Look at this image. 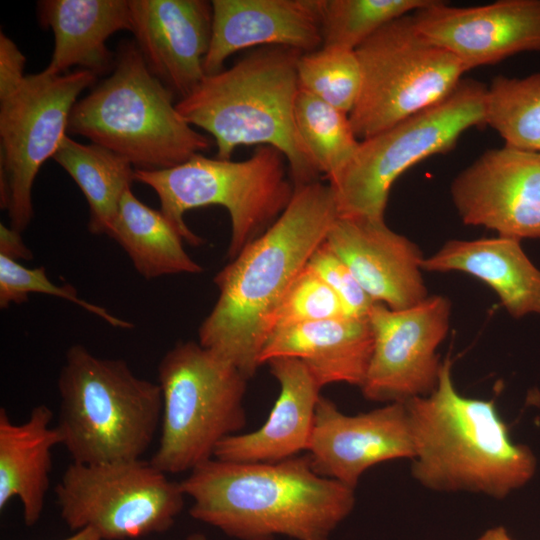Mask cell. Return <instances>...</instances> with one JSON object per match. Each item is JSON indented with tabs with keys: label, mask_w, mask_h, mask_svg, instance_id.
I'll return each mask as SVG.
<instances>
[{
	"label": "cell",
	"mask_w": 540,
	"mask_h": 540,
	"mask_svg": "<svg viewBox=\"0 0 540 540\" xmlns=\"http://www.w3.org/2000/svg\"><path fill=\"white\" fill-rule=\"evenodd\" d=\"M338 216L329 184L295 187L280 217L215 275L218 299L198 342L252 378L274 312Z\"/></svg>",
	"instance_id": "cell-1"
},
{
	"label": "cell",
	"mask_w": 540,
	"mask_h": 540,
	"mask_svg": "<svg viewBox=\"0 0 540 540\" xmlns=\"http://www.w3.org/2000/svg\"><path fill=\"white\" fill-rule=\"evenodd\" d=\"M180 485L192 518L238 540H331L356 502L355 489L318 474L307 454L271 463L212 458Z\"/></svg>",
	"instance_id": "cell-2"
},
{
	"label": "cell",
	"mask_w": 540,
	"mask_h": 540,
	"mask_svg": "<svg viewBox=\"0 0 540 540\" xmlns=\"http://www.w3.org/2000/svg\"><path fill=\"white\" fill-rule=\"evenodd\" d=\"M451 369L445 358L435 390L404 402L414 447L412 477L436 492L502 499L533 477L536 458L511 439L494 399L458 392Z\"/></svg>",
	"instance_id": "cell-3"
},
{
	"label": "cell",
	"mask_w": 540,
	"mask_h": 540,
	"mask_svg": "<svg viewBox=\"0 0 540 540\" xmlns=\"http://www.w3.org/2000/svg\"><path fill=\"white\" fill-rule=\"evenodd\" d=\"M301 54L283 46L259 47L231 67L205 75L176 109L214 138L217 158L231 159L241 145L272 146L285 156L294 187L319 181L294 120Z\"/></svg>",
	"instance_id": "cell-4"
},
{
	"label": "cell",
	"mask_w": 540,
	"mask_h": 540,
	"mask_svg": "<svg viewBox=\"0 0 540 540\" xmlns=\"http://www.w3.org/2000/svg\"><path fill=\"white\" fill-rule=\"evenodd\" d=\"M67 133L115 152L136 170L172 168L211 147L181 117L174 93L130 40L120 42L110 75L75 103Z\"/></svg>",
	"instance_id": "cell-5"
},
{
	"label": "cell",
	"mask_w": 540,
	"mask_h": 540,
	"mask_svg": "<svg viewBox=\"0 0 540 540\" xmlns=\"http://www.w3.org/2000/svg\"><path fill=\"white\" fill-rule=\"evenodd\" d=\"M55 425L73 462L141 459L161 423L158 383L136 376L122 359L101 358L85 346L68 348L57 380Z\"/></svg>",
	"instance_id": "cell-6"
},
{
	"label": "cell",
	"mask_w": 540,
	"mask_h": 540,
	"mask_svg": "<svg viewBox=\"0 0 540 540\" xmlns=\"http://www.w3.org/2000/svg\"><path fill=\"white\" fill-rule=\"evenodd\" d=\"M285 156L276 148L257 146L243 161L209 158L202 153L161 170H136V182L158 195L160 211L192 246L204 240L184 221L191 209L218 205L231 220L227 257L234 259L285 211L295 187L287 178Z\"/></svg>",
	"instance_id": "cell-7"
},
{
	"label": "cell",
	"mask_w": 540,
	"mask_h": 540,
	"mask_svg": "<svg viewBox=\"0 0 540 540\" xmlns=\"http://www.w3.org/2000/svg\"><path fill=\"white\" fill-rule=\"evenodd\" d=\"M248 378L199 342L180 341L158 365L161 434L150 462L166 474L190 472L214 458L246 425Z\"/></svg>",
	"instance_id": "cell-8"
},
{
	"label": "cell",
	"mask_w": 540,
	"mask_h": 540,
	"mask_svg": "<svg viewBox=\"0 0 540 540\" xmlns=\"http://www.w3.org/2000/svg\"><path fill=\"white\" fill-rule=\"evenodd\" d=\"M487 86L462 79L438 103L361 140L351 161L329 181L339 216L384 218L390 189L410 167L452 150L472 127L486 126Z\"/></svg>",
	"instance_id": "cell-9"
},
{
	"label": "cell",
	"mask_w": 540,
	"mask_h": 540,
	"mask_svg": "<svg viewBox=\"0 0 540 540\" xmlns=\"http://www.w3.org/2000/svg\"><path fill=\"white\" fill-rule=\"evenodd\" d=\"M355 52L362 85L349 119L360 141L438 103L465 73L451 53L420 32L413 13L384 25Z\"/></svg>",
	"instance_id": "cell-10"
},
{
	"label": "cell",
	"mask_w": 540,
	"mask_h": 540,
	"mask_svg": "<svg viewBox=\"0 0 540 540\" xmlns=\"http://www.w3.org/2000/svg\"><path fill=\"white\" fill-rule=\"evenodd\" d=\"M60 515L73 531L94 529L102 540H127L172 528L182 512L180 482L141 459L68 465L55 486Z\"/></svg>",
	"instance_id": "cell-11"
},
{
	"label": "cell",
	"mask_w": 540,
	"mask_h": 540,
	"mask_svg": "<svg viewBox=\"0 0 540 540\" xmlns=\"http://www.w3.org/2000/svg\"><path fill=\"white\" fill-rule=\"evenodd\" d=\"M96 79L80 68L60 75L43 70L0 99V206L17 232L32 220V187L41 166L56 154L77 98Z\"/></svg>",
	"instance_id": "cell-12"
},
{
	"label": "cell",
	"mask_w": 540,
	"mask_h": 540,
	"mask_svg": "<svg viewBox=\"0 0 540 540\" xmlns=\"http://www.w3.org/2000/svg\"><path fill=\"white\" fill-rule=\"evenodd\" d=\"M450 318L451 302L442 295H429L402 310L375 303L368 315L374 344L360 387L364 398L386 404L432 393L443 363L437 349L448 334Z\"/></svg>",
	"instance_id": "cell-13"
},
{
	"label": "cell",
	"mask_w": 540,
	"mask_h": 540,
	"mask_svg": "<svg viewBox=\"0 0 540 540\" xmlns=\"http://www.w3.org/2000/svg\"><path fill=\"white\" fill-rule=\"evenodd\" d=\"M450 193L465 225L540 239V152L489 149L454 178Z\"/></svg>",
	"instance_id": "cell-14"
},
{
	"label": "cell",
	"mask_w": 540,
	"mask_h": 540,
	"mask_svg": "<svg viewBox=\"0 0 540 540\" xmlns=\"http://www.w3.org/2000/svg\"><path fill=\"white\" fill-rule=\"evenodd\" d=\"M306 452L318 474L355 489L372 466L413 458L406 405L386 403L369 412L348 415L320 396Z\"/></svg>",
	"instance_id": "cell-15"
},
{
	"label": "cell",
	"mask_w": 540,
	"mask_h": 540,
	"mask_svg": "<svg viewBox=\"0 0 540 540\" xmlns=\"http://www.w3.org/2000/svg\"><path fill=\"white\" fill-rule=\"evenodd\" d=\"M417 28L466 71L523 52H540V0L454 7L443 1L413 13Z\"/></svg>",
	"instance_id": "cell-16"
},
{
	"label": "cell",
	"mask_w": 540,
	"mask_h": 540,
	"mask_svg": "<svg viewBox=\"0 0 540 540\" xmlns=\"http://www.w3.org/2000/svg\"><path fill=\"white\" fill-rule=\"evenodd\" d=\"M325 243L375 303L402 310L429 296L421 250L391 230L384 218L338 216Z\"/></svg>",
	"instance_id": "cell-17"
},
{
	"label": "cell",
	"mask_w": 540,
	"mask_h": 540,
	"mask_svg": "<svg viewBox=\"0 0 540 540\" xmlns=\"http://www.w3.org/2000/svg\"><path fill=\"white\" fill-rule=\"evenodd\" d=\"M131 31L149 70L179 98L203 79L212 34L204 0H129Z\"/></svg>",
	"instance_id": "cell-18"
},
{
	"label": "cell",
	"mask_w": 540,
	"mask_h": 540,
	"mask_svg": "<svg viewBox=\"0 0 540 540\" xmlns=\"http://www.w3.org/2000/svg\"><path fill=\"white\" fill-rule=\"evenodd\" d=\"M205 75L224 69L232 54L283 46L302 53L322 47L321 0H213Z\"/></svg>",
	"instance_id": "cell-19"
},
{
	"label": "cell",
	"mask_w": 540,
	"mask_h": 540,
	"mask_svg": "<svg viewBox=\"0 0 540 540\" xmlns=\"http://www.w3.org/2000/svg\"><path fill=\"white\" fill-rule=\"evenodd\" d=\"M280 393L267 420L257 430L225 438L214 458L241 463L283 461L307 451L321 387L298 359L267 361Z\"/></svg>",
	"instance_id": "cell-20"
},
{
	"label": "cell",
	"mask_w": 540,
	"mask_h": 540,
	"mask_svg": "<svg viewBox=\"0 0 540 540\" xmlns=\"http://www.w3.org/2000/svg\"><path fill=\"white\" fill-rule=\"evenodd\" d=\"M368 318L341 317L280 328L267 337L260 365L277 357L300 360L322 388L346 383L362 386L373 352Z\"/></svg>",
	"instance_id": "cell-21"
},
{
	"label": "cell",
	"mask_w": 540,
	"mask_h": 540,
	"mask_svg": "<svg viewBox=\"0 0 540 540\" xmlns=\"http://www.w3.org/2000/svg\"><path fill=\"white\" fill-rule=\"evenodd\" d=\"M422 270L466 273L489 286L512 317L540 315V269L526 255L520 240L498 235L449 240L423 259Z\"/></svg>",
	"instance_id": "cell-22"
},
{
	"label": "cell",
	"mask_w": 540,
	"mask_h": 540,
	"mask_svg": "<svg viewBox=\"0 0 540 540\" xmlns=\"http://www.w3.org/2000/svg\"><path fill=\"white\" fill-rule=\"evenodd\" d=\"M42 27L54 34V48L44 69L60 75L77 66L96 76L113 70L115 57L106 46L120 30L131 31L129 0H42L37 5Z\"/></svg>",
	"instance_id": "cell-23"
},
{
	"label": "cell",
	"mask_w": 540,
	"mask_h": 540,
	"mask_svg": "<svg viewBox=\"0 0 540 540\" xmlns=\"http://www.w3.org/2000/svg\"><path fill=\"white\" fill-rule=\"evenodd\" d=\"M52 418L45 404L33 407L21 423L11 421L6 408H0V510L18 498L28 527L41 517L50 486L52 449L61 445Z\"/></svg>",
	"instance_id": "cell-24"
},
{
	"label": "cell",
	"mask_w": 540,
	"mask_h": 540,
	"mask_svg": "<svg viewBox=\"0 0 540 540\" xmlns=\"http://www.w3.org/2000/svg\"><path fill=\"white\" fill-rule=\"evenodd\" d=\"M108 237L123 248L146 280L203 271L185 251L184 239L168 218L140 201L131 189L122 196Z\"/></svg>",
	"instance_id": "cell-25"
},
{
	"label": "cell",
	"mask_w": 540,
	"mask_h": 540,
	"mask_svg": "<svg viewBox=\"0 0 540 540\" xmlns=\"http://www.w3.org/2000/svg\"><path fill=\"white\" fill-rule=\"evenodd\" d=\"M53 159L72 177L89 205L88 229L109 236L124 193L131 189V163L115 152L66 135Z\"/></svg>",
	"instance_id": "cell-26"
},
{
	"label": "cell",
	"mask_w": 540,
	"mask_h": 540,
	"mask_svg": "<svg viewBox=\"0 0 540 540\" xmlns=\"http://www.w3.org/2000/svg\"><path fill=\"white\" fill-rule=\"evenodd\" d=\"M294 120L297 133L317 170L328 182L331 181L351 161L360 143L349 114L300 89Z\"/></svg>",
	"instance_id": "cell-27"
},
{
	"label": "cell",
	"mask_w": 540,
	"mask_h": 540,
	"mask_svg": "<svg viewBox=\"0 0 540 540\" xmlns=\"http://www.w3.org/2000/svg\"><path fill=\"white\" fill-rule=\"evenodd\" d=\"M485 122L505 145L540 152V72L494 77L486 90Z\"/></svg>",
	"instance_id": "cell-28"
},
{
	"label": "cell",
	"mask_w": 540,
	"mask_h": 540,
	"mask_svg": "<svg viewBox=\"0 0 540 540\" xmlns=\"http://www.w3.org/2000/svg\"><path fill=\"white\" fill-rule=\"evenodd\" d=\"M432 0H321L322 46L355 50L392 20Z\"/></svg>",
	"instance_id": "cell-29"
},
{
	"label": "cell",
	"mask_w": 540,
	"mask_h": 540,
	"mask_svg": "<svg viewBox=\"0 0 540 540\" xmlns=\"http://www.w3.org/2000/svg\"><path fill=\"white\" fill-rule=\"evenodd\" d=\"M298 82L325 103L350 113L361 91V66L355 50L322 46L302 53L297 63Z\"/></svg>",
	"instance_id": "cell-30"
},
{
	"label": "cell",
	"mask_w": 540,
	"mask_h": 540,
	"mask_svg": "<svg viewBox=\"0 0 540 540\" xmlns=\"http://www.w3.org/2000/svg\"><path fill=\"white\" fill-rule=\"evenodd\" d=\"M32 293H42L65 299L96 315L116 328L130 329L133 324L115 317L106 308L90 303L78 296L71 284L58 286L52 283L44 267L27 268L18 261L0 255V307L27 302Z\"/></svg>",
	"instance_id": "cell-31"
},
{
	"label": "cell",
	"mask_w": 540,
	"mask_h": 540,
	"mask_svg": "<svg viewBox=\"0 0 540 540\" xmlns=\"http://www.w3.org/2000/svg\"><path fill=\"white\" fill-rule=\"evenodd\" d=\"M341 317L346 315L338 297L307 264L274 312L269 334L280 328Z\"/></svg>",
	"instance_id": "cell-32"
},
{
	"label": "cell",
	"mask_w": 540,
	"mask_h": 540,
	"mask_svg": "<svg viewBox=\"0 0 540 540\" xmlns=\"http://www.w3.org/2000/svg\"><path fill=\"white\" fill-rule=\"evenodd\" d=\"M308 265L338 297L346 317L368 318L375 302L364 291L348 266L324 242Z\"/></svg>",
	"instance_id": "cell-33"
},
{
	"label": "cell",
	"mask_w": 540,
	"mask_h": 540,
	"mask_svg": "<svg viewBox=\"0 0 540 540\" xmlns=\"http://www.w3.org/2000/svg\"><path fill=\"white\" fill-rule=\"evenodd\" d=\"M26 58L15 42L0 33V99L12 93L23 81Z\"/></svg>",
	"instance_id": "cell-34"
},
{
	"label": "cell",
	"mask_w": 540,
	"mask_h": 540,
	"mask_svg": "<svg viewBox=\"0 0 540 540\" xmlns=\"http://www.w3.org/2000/svg\"><path fill=\"white\" fill-rule=\"evenodd\" d=\"M0 255L16 261L32 258V252L22 241L21 233L10 226H5L3 223L0 224Z\"/></svg>",
	"instance_id": "cell-35"
},
{
	"label": "cell",
	"mask_w": 540,
	"mask_h": 540,
	"mask_svg": "<svg viewBox=\"0 0 540 540\" xmlns=\"http://www.w3.org/2000/svg\"><path fill=\"white\" fill-rule=\"evenodd\" d=\"M477 540H513L504 527L486 530Z\"/></svg>",
	"instance_id": "cell-36"
},
{
	"label": "cell",
	"mask_w": 540,
	"mask_h": 540,
	"mask_svg": "<svg viewBox=\"0 0 540 540\" xmlns=\"http://www.w3.org/2000/svg\"><path fill=\"white\" fill-rule=\"evenodd\" d=\"M64 540H102L99 534L92 528H83Z\"/></svg>",
	"instance_id": "cell-37"
},
{
	"label": "cell",
	"mask_w": 540,
	"mask_h": 540,
	"mask_svg": "<svg viewBox=\"0 0 540 540\" xmlns=\"http://www.w3.org/2000/svg\"><path fill=\"white\" fill-rule=\"evenodd\" d=\"M183 540H208V538L203 533L195 532L186 536Z\"/></svg>",
	"instance_id": "cell-38"
}]
</instances>
